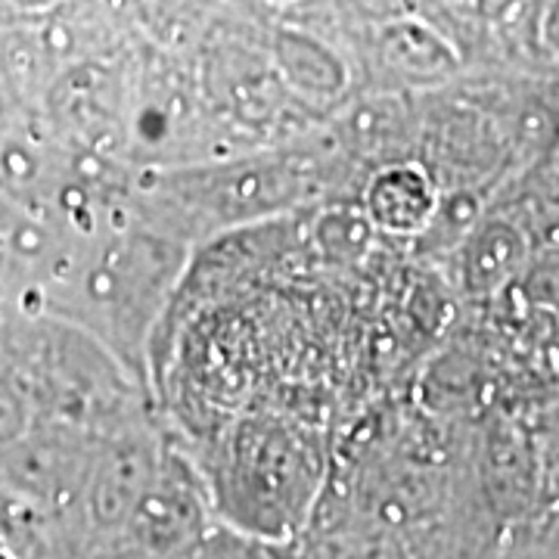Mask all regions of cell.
I'll return each mask as SVG.
<instances>
[{
    "label": "cell",
    "instance_id": "obj_2",
    "mask_svg": "<svg viewBox=\"0 0 559 559\" xmlns=\"http://www.w3.org/2000/svg\"><path fill=\"white\" fill-rule=\"evenodd\" d=\"M367 209H370V218L377 221L382 230L414 234L432 218V209H436L432 180L414 165L385 168L370 180Z\"/></svg>",
    "mask_w": 559,
    "mask_h": 559
},
{
    "label": "cell",
    "instance_id": "obj_1",
    "mask_svg": "<svg viewBox=\"0 0 559 559\" xmlns=\"http://www.w3.org/2000/svg\"><path fill=\"white\" fill-rule=\"evenodd\" d=\"M234 488L242 503L259 516H280L299 507V495L308 488V457L293 436L280 426L252 423L237 441L234 457Z\"/></svg>",
    "mask_w": 559,
    "mask_h": 559
}]
</instances>
